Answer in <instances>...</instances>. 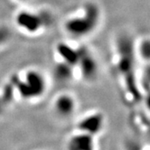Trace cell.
<instances>
[{"mask_svg":"<svg viewBox=\"0 0 150 150\" xmlns=\"http://www.w3.org/2000/svg\"><path fill=\"white\" fill-rule=\"evenodd\" d=\"M48 88V78L43 71L29 68L11 77L4 95L9 103L13 98L25 103H36L45 96Z\"/></svg>","mask_w":150,"mask_h":150,"instance_id":"6da1fadb","label":"cell"},{"mask_svg":"<svg viewBox=\"0 0 150 150\" xmlns=\"http://www.w3.org/2000/svg\"><path fill=\"white\" fill-rule=\"evenodd\" d=\"M102 20L100 6L93 1H88L66 17L63 29L69 39L79 42L95 33Z\"/></svg>","mask_w":150,"mask_h":150,"instance_id":"7a4b0ae2","label":"cell"},{"mask_svg":"<svg viewBox=\"0 0 150 150\" xmlns=\"http://www.w3.org/2000/svg\"><path fill=\"white\" fill-rule=\"evenodd\" d=\"M54 21L52 13L47 9L24 7L17 11L13 23L19 32L28 36H36L50 28Z\"/></svg>","mask_w":150,"mask_h":150,"instance_id":"3957f363","label":"cell"},{"mask_svg":"<svg viewBox=\"0 0 150 150\" xmlns=\"http://www.w3.org/2000/svg\"><path fill=\"white\" fill-rule=\"evenodd\" d=\"M77 79L91 83L97 80L99 74V64L97 56L89 48L83 45L75 68Z\"/></svg>","mask_w":150,"mask_h":150,"instance_id":"277c9868","label":"cell"},{"mask_svg":"<svg viewBox=\"0 0 150 150\" xmlns=\"http://www.w3.org/2000/svg\"><path fill=\"white\" fill-rule=\"evenodd\" d=\"M105 125L106 118L104 113L98 110H92L81 115L76 120L73 129L98 138L103 133Z\"/></svg>","mask_w":150,"mask_h":150,"instance_id":"5b68a950","label":"cell"},{"mask_svg":"<svg viewBox=\"0 0 150 150\" xmlns=\"http://www.w3.org/2000/svg\"><path fill=\"white\" fill-rule=\"evenodd\" d=\"M51 108L55 116L63 120H68L74 117L77 113L79 100L73 93L61 92L54 98Z\"/></svg>","mask_w":150,"mask_h":150,"instance_id":"8992f818","label":"cell"},{"mask_svg":"<svg viewBox=\"0 0 150 150\" xmlns=\"http://www.w3.org/2000/svg\"><path fill=\"white\" fill-rule=\"evenodd\" d=\"M98 138L73 129L65 140V150H98Z\"/></svg>","mask_w":150,"mask_h":150,"instance_id":"52a82bcc","label":"cell"},{"mask_svg":"<svg viewBox=\"0 0 150 150\" xmlns=\"http://www.w3.org/2000/svg\"><path fill=\"white\" fill-rule=\"evenodd\" d=\"M136 53L139 55L141 59L144 61L150 62V39L145 38L141 43L136 46Z\"/></svg>","mask_w":150,"mask_h":150,"instance_id":"ba28073f","label":"cell"},{"mask_svg":"<svg viewBox=\"0 0 150 150\" xmlns=\"http://www.w3.org/2000/svg\"><path fill=\"white\" fill-rule=\"evenodd\" d=\"M10 36L11 34L9 29L6 26L0 25V48L7 43V42L10 38Z\"/></svg>","mask_w":150,"mask_h":150,"instance_id":"9c48e42d","label":"cell"},{"mask_svg":"<svg viewBox=\"0 0 150 150\" xmlns=\"http://www.w3.org/2000/svg\"><path fill=\"white\" fill-rule=\"evenodd\" d=\"M8 103V101L6 99V98L4 97V95L2 93L0 94V114L4 113V110H5L6 107Z\"/></svg>","mask_w":150,"mask_h":150,"instance_id":"30bf717a","label":"cell"},{"mask_svg":"<svg viewBox=\"0 0 150 150\" xmlns=\"http://www.w3.org/2000/svg\"><path fill=\"white\" fill-rule=\"evenodd\" d=\"M145 107L150 112V93H147V96L145 98Z\"/></svg>","mask_w":150,"mask_h":150,"instance_id":"8fae6325","label":"cell"},{"mask_svg":"<svg viewBox=\"0 0 150 150\" xmlns=\"http://www.w3.org/2000/svg\"><path fill=\"white\" fill-rule=\"evenodd\" d=\"M13 2H15L18 4H21V5H25V4H29L32 0H12Z\"/></svg>","mask_w":150,"mask_h":150,"instance_id":"7c38bea8","label":"cell"},{"mask_svg":"<svg viewBox=\"0 0 150 150\" xmlns=\"http://www.w3.org/2000/svg\"><path fill=\"white\" fill-rule=\"evenodd\" d=\"M145 150H150V147H149L148 149H145Z\"/></svg>","mask_w":150,"mask_h":150,"instance_id":"4fadbf2b","label":"cell"}]
</instances>
